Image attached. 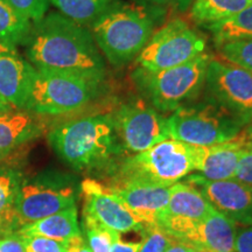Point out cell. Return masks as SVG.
Listing matches in <instances>:
<instances>
[{
  "label": "cell",
  "instance_id": "1f68e13d",
  "mask_svg": "<svg viewBox=\"0 0 252 252\" xmlns=\"http://www.w3.org/2000/svg\"><path fill=\"white\" fill-rule=\"evenodd\" d=\"M236 250L237 252H252V225L237 228Z\"/></svg>",
  "mask_w": 252,
  "mask_h": 252
},
{
  "label": "cell",
  "instance_id": "8992f818",
  "mask_svg": "<svg viewBox=\"0 0 252 252\" xmlns=\"http://www.w3.org/2000/svg\"><path fill=\"white\" fill-rule=\"evenodd\" d=\"M105 80L61 71L35 70L26 111L64 116L81 111L104 93Z\"/></svg>",
  "mask_w": 252,
  "mask_h": 252
},
{
  "label": "cell",
  "instance_id": "52a82bcc",
  "mask_svg": "<svg viewBox=\"0 0 252 252\" xmlns=\"http://www.w3.org/2000/svg\"><path fill=\"white\" fill-rule=\"evenodd\" d=\"M77 187L71 175L48 171L21 181L13 206L15 225L24 226L76 206Z\"/></svg>",
  "mask_w": 252,
  "mask_h": 252
},
{
  "label": "cell",
  "instance_id": "30bf717a",
  "mask_svg": "<svg viewBox=\"0 0 252 252\" xmlns=\"http://www.w3.org/2000/svg\"><path fill=\"white\" fill-rule=\"evenodd\" d=\"M203 93L243 127L252 123V72L224 60L208 63Z\"/></svg>",
  "mask_w": 252,
  "mask_h": 252
},
{
  "label": "cell",
  "instance_id": "3957f363",
  "mask_svg": "<svg viewBox=\"0 0 252 252\" xmlns=\"http://www.w3.org/2000/svg\"><path fill=\"white\" fill-rule=\"evenodd\" d=\"M89 28L105 61L121 68L147 45L156 32V17L143 6L115 1Z\"/></svg>",
  "mask_w": 252,
  "mask_h": 252
},
{
  "label": "cell",
  "instance_id": "b9f144b4",
  "mask_svg": "<svg viewBox=\"0 0 252 252\" xmlns=\"http://www.w3.org/2000/svg\"><path fill=\"white\" fill-rule=\"evenodd\" d=\"M251 1H252V0H251Z\"/></svg>",
  "mask_w": 252,
  "mask_h": 252
},
{
  "label": "cell",
  "instance_id": "7a4b0ae2",
  "mask_svg": "<svg viewBox=\"0 0 252 252\" xmlns=\"http://www.w3.org/2000/svg\"><path fill=\"white\" fill-rule=\"evenodd\" d=\"M48 143L63 162L78 172H111L126 156L111 113H94L53 127Z\"/></svg>",
  "mask_w": 252,
  "mask_h": 252
},
{
  "label": "cell",
  "instance_id": "f546056e",
  "mask_svg": "<svg viewBox=\"0 0 252 252\" xmlns=\"http://www.w3.org/2000/svg\"><path fill=\"white\" fill-rule=\"evenodd\" d=\"M26 252H64L65 242L55 241L42 236H23Z\"/></svg>",
  "mask_w": 252,
  "mask_h": 252
},
{
  "label": "cell",
  "instance_id": "ba28073f",
  "mask_svg": "<svg viewBox=\"0 0 252 252\" xmlns=\"http://www.w3.org/2000/svg\"><path fill=\"white\" fill-rule=\"evenodd\" d=\"M172 139L194 146H212L238 137L243 126L215 104L203 100L181 106L167 117Z\"/></svg>",
  "mask_w": 252,
  "mask_h": 252
},
{
  "label": "cell",
  "instance_id": "2e32d148",
  "mask_svg": "<svg viewBox=\"0 0 252 252\" xmlns=\"http://www.w3.org/2000/svg\"><path fill=\"white\" fill-rule=\"evenodd\" d=\"M194 146V145H193ZM252 146L242 134L235 139L212 146H194L195 171L208 180L235 179L238 163Z\"/></svg>",
  "mask_w": 252,
  "mask_h": 252
},
{
  "label": "cell",
  "instance_id": "8fae6325",
  "mask_svg": "<svg viewBox=\"0 0 252 252\" xmlns=\"http://www.w3.org/2000/svg\"><path fill=\"white\" fill-rule=\"evenodd\" d=\"M110 113L126 156L172 139L167 117L144 98L125 100Z\"/></svg>",
  "mask_w": 252,
  "mask_h": 252
},
{
  "label": "cell",
  "instance_id": "9a60e30c",
  "mask_svg": "<svg viewBox=\"0 0 252 252\" xmlns=\"http://www.w3.org/2000/svg\"><path fill=\"white\" fill-rule=\"evenodd\" d=\"M35 70L17 47L0 43V97L13 109H26Z\"/></svg>",
  "mask_w": 252,
  "mask_h": 252
},
{
  "label": "cell",
  "instance_id": "7c38bea8",
  "mask_svg": "<svg viewBox=\"0 0 252 252\" xmlns=\"http://www.w3.org/2000/svg\"><path fill=\"white\" fill-rule=\"evenodd\" d=\"M169 237L207 252H237V224L219 212L203 220L163 216L158 222Z\"/></svg>",
  "mask_w": 252,
  "mask_h": 252
},
{
  "label": "cell",
  "instance_id": "7402d4cb",
  "mask_svg": "<svg viewBox=\"0 0 252 252\" xmlns=\"http://www.w3.org/2000/svg\"><path fill=\"white\" fill-rule=\"evenodd\" d=\"M113 2L115 0H50L59 13L86 27H90Z\"/></svg>",
  "mask_w": 252,
  "mask_h": 252
},
{
  "label": "cell",
  "instance_id": "6da1fadb",
  "mask_svg": "<svg viewBox=\"0 0 252 252\" xmlns=\"http://www.w3.org/2000/svg\"><path fill=\"white\" fill-rule=\"evenodd\" d=\"M25 58L36 70L61 71L105 80L106 61L90 28L59 12L33 23L24 43Z\"/></svg>",
  "mask_w": 252,
  "mask_h": 252
},
{
  "label": "cell",
  "instance_id": "277c9868",
  "mask_svg": "<svg viewBox=\"0 0 252 252\" xmlns=\"http://www.w3.org/2000/svg\"><path fill=\"white\" fill-rule=\"evenodd\" d=\"M195 171L194 146L163 140L143 152L125 156L110 174V185L137 182L172 186Z\"/></svg>",
  "mask_w": 252,
  "mask_h": 252
},
{
  "label": "cell",
  "instance_id": "83f0119b",
  "mask_svg": "<svg viewBox=\"0 0 252 252\" xmlns=\"http://www.w3.org/2000/svg\"><path fill=\"white\" fill-rule=\"evenodd\" d=\"M141 236L138 252H165L173 242V238L157 224L145 226Z\"/></svg>",
  "mask_w": 252,
  "mask_h": 252
},
{
  "label": "cell",
  "instance_id": "d6a6232c",
  "mask_svg": "<svg viewBox=\"0 0 252 252\" xmlns=\"http://www.w3.org/2000/svg\"><path fill=\"white\" fill-rule=\"evenodd\" d=\"M0 252H26L21 236L12 234L0 238Z\"/></svg>",
  "mask_w": 252,
  "mask_h": 252
},
{
  "label": "cell",
  "instance_id": "d6986e66",
  "mask_svg": "<svg viewBox=\"0 0 252 252\" xmlns=\"http://www.w3.org/2000/svg\"><path fill=\"white\" fill-rule=\"evenodd\" d=\"M215 212L214 207L195 186L187 181H179L171 186L168 206L163 216L203 220Z\"/></svg>",
  "mask_w": 252,
  "mask_h": 252
},
{
  "label": "cell",
  "instance_id": "44dd1931",
  "mask_svg": "<svg viewBox=\"0 0 252 252\" xmlns=\"http://www.w3.org/2000/svg\"><path fill=\"white\" fill-rule=\"evenodd\" d=\"M251 4V0H194L190 15L197 25L207 27L234 17Z\"/></svg>",
  "mask_w": 252,
  "mask_h": 252
},
{
  "label": "cell",
  "instance_id": "e0dca14e",
  "mask_svg": "<svg viewBox=\"0 0 252 252\" xmlns=\"http://www.w3.org/2000/svg\"><path fill=\"white\" fill-rule=\"evenodd\" d=\"M127 209L141 224L153 225L165 215L168 206L171 186H157L137 182L109 185Z\"/></svg>",
  "mask_w": 252,
  "mask_h": 252
},
{
  "label": "cell",
  "instance_id": "8d00e7d4",
  "mask_svg": "<svg viewBox=\"0 0 252 252\" xmlns=\"http://www.w3.org/2000/svg\"><path fill=\"white\" fill-rule=\"evenodd\" d=\"M165 252H189V247L173 239L172 244L166 249Z\"/></svg>",
  "mask_w": 252,
  "mask_h": 252
},
{
  "label": "cell",
  "instance_id": "f1b7e54d",
  "mask_svg": "<svg viewBox=\"0 0 252 252\" xmlns=\"http://www.w3.org/2000/svg\"><path fill=\"white\" fill-rule=\"evenodd\" d=\"M6 1L32 23H35L45 17L50 4V0H6Z\"/></svg>",
  "mask_w": 252,
  "mask_h": 252
},
{
  "label": "cell",
  "instance_id": "9c48e42d",
  "mask_svg": "<svg viewBox=\"0 0 252 252\" xmlns=\"http://www.w3.org/2000/svg\"><path fill=\"white\" fill-rule=\"evenodd\" d=\"M206 47V39L188 23L173 19L154 32L135 64L151 71L178 67L203 54Z\"/></svg>",
  "mask_w": 252,
  "mask_h": 252
},
{
  "label": "cell",
  "instance_id": "ac0fdd59",
  "mask_svg": "<svg viewBox=\"0 0 252 252\" xmlns=\"http://www.w3.org/2000/svg\"><path fill=\"white\" fill-rule=\"evenodd\" d=\"M45 130L41 116L33 112L19 109L0 112V160L40 138Z\"/></svg>",
  "mask_w": 252,
  "mask_h": 252
},
{
  "label": "cell",
  "instance_id": "5bb4252c",
  "mask_svg": "<svg viewBox=\"0 0 252 252\" xmlns=\"http://www.w3.org/2000/svg\"><path fill=\"white\" fill-rule=\"evenodd\" d=\"M80 188L84 198L83 215L93 217L119 234L143 232L145 225L135 219L109 186L94 179H87L82 182Z\"/></svg>",
  "mask_w": 252,
  "mask_h": 252
},
{
  "label": "cell",
  "instance_id": "e575fe53",
  "mask_svg": "<svg viewBox=\"0 0 252 252\" xmlns=\"http://www.w3.org/2000/svg\"><path fill=\"white\" fill-rule=\"evenodd\" d=\"M140 247V242H125L122 239V236L115 242L110 252H138Z\"/></svg>",
  "mask_w": 252,
  "mask_h": 252
},
{
  "label": "cell",
  "instance_id": "d4e9b609",
  "mask_svg": "<svg viewBox=\"0 0 252 252\" xmlns=\"http://www.w3.org/2000/svg\"><path fill=\"white\" fill-rule=\"evenodd\" d=\"M83 230L86 232L87 243L93 252H110L113 243L122 236L87 215H83Z\"/></svg>",
  "mask_w": 252,
  "mask_h": 252
},
{
  "label": "cell",
  "instance_id": "4dcf8cb0",
  "mask_svg": "<svg viewBox=\"0 0 252 252\" xmlns=\"http://www.w3.org/2000/svg\"><path fill=\"white\" fill-rule=\"evenodd\" d=\"M235 179L252 188V146L242 157L236 171Z\"/></svg>",
  "mask_w": 252,
  "mask_h": 252
},
{
  "label": "cell",
  "instance_id": "836d02e7",
  "mask_svg": "<svg viewBox=\"0 0 252 252\" xmlns=\"http://www.w3.org/2000/svg\"><path fill=\"white\" fill-rule=\"evenodd\" d=\"M64 252H93L88 245L87 241L82 235L69 239L65 242V251Z\"/></svg>",
  "mask_w": 252,
  "mask_h": 252
},
{
  "label": "cell",
  "instance_id": "ffe728a7",
  "mask_svg": "<svg viewBox=\"0 0 252 252\" xmlns=\"http://www.w3.org/2000/svg\"><path fill=\"white\" fill-rule=\"evenodd\" d=\"M23 236H42L60 242H68L69 239L82 235L77 219L76 206L61 210L35 222L21 226L18 230Z\"/></svg>",
  "mask_w": 252,
  "mask_h": 252
},
{
  "label": "cell",
  "instance_id": "cb8c5ba5",
  "mask_svg": "<svg viewBox=\"0 0 252 252\" xmlns=\"http://www.w3.org/2000/svg\"><path fill=\"white\" fill-rule=\"evenodd\" d=\"M33 23L23 17L6 0H0V43L23 46Z\"/></svg>",
  "mask_w": 252,
  "mask_h": 252
},
{
  "label": "cell",
  "instance_id": "5b68a950",
  "mask_svg": "<svg viewBox=\"0 0 252 252\" xmlns=\"http://www.w3.org/2000/svg\"><path fill=\"white\" fill-rule=\"evenodd\" d=\"M212 56L203 53L185 64L151 71L135 67L132 71L137 90L159 112H173L194 103L203 93L208 63Z\"/></svg>",
  "mask_w": 252,
  "mask_h": 252
},
{
  "label": "cell",
  "instance_id": "d590c367",
  "mask_svg": "<svg viewBox=\"0 0 252 252\" xmlns=\"http://www.w3.org/2000/svg\"><path fill=\"white\" fill-rule=\"evenodd\" d=\"M146 1H150L152 4L159 6H169V7H174L180 9V11H185L191 4L193 0H146Z\"/></svg>",
  "mask_w": 252,
  "mask_h": 252
},
{
  "label": "cell",
  "instance_id": "74e56055",
  "mask_svg": "<svg viewBox=\"0 0 252 252\" xmlns=\"http://www.w3.org/2000/svg\"><path fill=\"white\" fill-rule=\"evenodd\" d=\"M15 228L14 223L11 220L0 219V235H4L6 232H11Z\"/></svg>",
  "mask_w": 252,
  "mask_h": 252
},
{
  "label": "cell",
  "instance_id": "4316f807",
  "mask_svg": "<svg viewBox=\"0 0 252 252\" xmlns=\"http://www.w3.org/2000/svg\"><path fill=\"white\" fill-rule=\"evenodd\" d=\"M219 50L222 60L252 72V39L225 42Z\"/></svg>",
  "mask_w": 252,
  "mask_h": 252
},
{
  "label": "cell",
  "instance_id": "603a6c76",
  "mask_svg": "<svg viewBox=\"0 0 252 252\" xmlns=\"http://www.w3.org/2000/svg\"><path fill=\"white\" fill-rule=\"evenodd\" d=\"M206 28L212 33L216 47L230 41L252 39V4L234 17Z\"/></svg>",
  "mask_w": 252,
  "mask_h": 252
},
{
  "label": "cell",
  "instance_id": "f35d334b",
  "mask_svg": "<svg viewBox=\"0 0 252 252\" xmlns=\"http://www.w3.org/2000/svg\"><path fill=\"white\" fill-rule=\"evenodd\" d=\"M242 134L244 135L245 139L252 143V123L245 126L243 130H242Z\"/></svg>",
  "mask_w": 252,
  "mask_h": 252
},
{
  "label": "cell",
  "instance_id": "4fadbf2b",
  "mask_svg": "<svg viewBox=\"0 0 252 252\" xmlns=\"http://www.w3.org/2000/svg\"><path fill=\"white\" fill-rule=\"evenodd\" d=\"M185 181L195 186L220 214L236 224L252 225V188L238 181L208 180L200 174H189Z\"/></svg>",
  "mask_w": 252,
  "mask_h": 252
},
{
  "label": "cell",
  "instance_id": "484cf974",
  "mask_svg": "<svg viewBox=\"0 0 252 252\" xmlns=\"http://www.w3.org/2000/svg\"><path fill=\"white\" fill-rule=\"evenodd\" d=\"M14 169H0V219H5L14 223L13 206L19 187L23 178ZM17 226V225H15Z\"/></svg>",
  "mask_w": 252,
  "mask_h": 252
},
{
  "label": "cell",
  "instance_id": "ab89813d",
  "mask_svg": "<svg viewBox=\"0 0 252 252\" xmlns=\"http://www.w3.org/2000/svg\"><path fill=\"white\" fill-rule=\"evenodd\" d=\"M11 109H13V108H12V106L9 105V104L6 102V100H4L1 98V97H0V112L7 111V110H11Z\"/></svg>",
  "mask_w": 252,
  "mask_h": 252
},
{
  "label": "cell",
  "instance_id": "60d3db41",
  "mask_svg": "<svg viewBox=\"0 0 252 252\" xmlns=\"http://www.w3.org/2000/svg\"><path fill=\"white\" fill-rule=\"evenodd\" d=\"M189 252H207V251L198 250V249H194V248H190V247H189Z\"/></svg>",
  "mask_w": 252,
  "mask_h": 252
}]
</instances>
